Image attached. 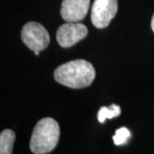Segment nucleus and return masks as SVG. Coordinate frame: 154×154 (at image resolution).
<instances>
[{
  "instance_id": "3",
  "label": "nucleus",
  "mask_w": 154,
  "mask_h": 154,
  "mask_svg": "<svg viewBox=\"0 0 154 154\" xmlns=\"http://www.w3.org/2000/svg\"><path fill=\"white\" fill-rule=\"evenodd\" d=\"M22 39L30 50L41 51L48 46L50 35L40 23L30 22L22 28Z\"/></svg>"
},
{
  "instance_id": "4",
  "label": "nucleus",
  "mask_w": 154,
  "mask_h": 154,
  "mask_svg": "<svg viewBox=\"0 0 154 154\" xmlns=\"http://www.w3.org/2000/svg\"><path fill=\"white\" fill-rule=\"evenodd\" d=\"M117 10V0H94L91 12V21L94 27L106 28L116 17Z\"/></svg>"
},
{
  "instance_id": "9",
  "label": "nucleus",
  "mask_w": 154,
  "mask_h": 154,
  "mask_svg": "<svg viewBox=\"0 0 154 154\" xmlns=\"http://www.w3.org/2000/svg\"><path fill=\"white\" fill-rule=\"evenodd\" d=\"M130 137V132L129 130L125 128V127H122L118 128L116 131L115 135L113 136V140H114V143L116 146H121L125 144L128 141V140Z\"/></svg>"
},
{
  "instance_id": "7",
  "label": "nucleus",
  "mask_w": 154,
  "mask_h": 154,
  "mask_svg": "<svg viewBox=\"0 0 154 154\" xmlns=\"http://www.w3.org/2000/svg\"><path fill=\"white\" fill-rule=\"evenodd\" d=\"M16 140V134L11 129H5L0 134V154H11Z\"/></svg>"
},
{
  "instance_id": "2",
  "label": "nucleus",
  "mask_w": 154,
  "mask_h": 154,
  "mask_svg": "<svg viewBox=\"0 0 154 154\" xmlns=\"http://www.w3.org/2000/svg\"><path fill=\"white\" fill-rule=\"evenodd\" d=\"M60 128L56 120L45 117L37 122L30 140V150L34 154H45L54 150L59 140Z\"/></svg>"
},
{
  "instance_id": "8",
  "label": "nucleus",
  "mask_w": 154,
  "mask_h": 154,
  "mask_svg": "<svg viewBox=\"0 0 154 154\" xmlns=\"http://www.w3.org/2000/svg\"><path fill=\"white\" fill-rule=\"evenodd\" d=\"M121 114V108L120 106L115 105H111L110 107L103 106L101 107L98 113V120L99 122L103 123L106 119H111L116 117Z\"/></svg>"
},
{
  "instance_id": "6",
  "label": "nucleus",
  "mask_w": 154,
  "mask_h": 154,
  "mask_svg": "<svg viewBox=\"0 0 154 154\" xmlns=\"http://www.w3.org/2000/svg\"><path fill=\"white\" fill-rule=\"evenodd\" d=\"M90 0H63L61 6V16L67 22H79L88 14Z\"/></svg>"
},
{
  "instance_id": "1",
  "label": "nucleus",
  "mask_w": 154,
  "mask_h": 154,
  "mask_svg": "<svg viewBox=\"0 0 154 154\" xmlns=\"http://www.w3.org/2000/svg\"><path fill=\"white\" fill-rule=\"evenodd\" d=\"M57 82L70 88H84L90 86L95 78L92 63L83 59L70 61L62 64L54 71Z\"/></svg>"
},
{
  "instance_id": "10",
  "label": "nucleus",
  "mask_w": 154,
  "mask_h": 154,
  "mask_svg": "<svg viewBox=\"0 0 154 154\" xmlns=\"http://www.w3.org/2000/svg\"><path fill=\"white\" fill-rule=\"evenodd\" d=\"M151 27H152V29L154 32V14L152 16V22H151Z\"/></svg>"
},
{
  "instance_id": "5",
  "label": "nucleus",
  "mask_w": 154,
  "mask_h": 154,
  "mask_svg": "<svg viewBox=\"0 0 154 154\" xmlns=\"http://www.w3.org/2000/svg\"><path fill=\"white\" fill-rule=\"evenodd\" d=\"M88 33V28L82 23L67 22L57 29V40L60 46L69 48L86 38Z\"/></svg>"
},
{
  "instance_id": "11",
  "label": "nucleus",
  "mask_w": 154,
  "mask_h": 154,
  "mask_svg": "<svg viewBox=\"0 0 154 154\" xmlns=\"http://www.w3.org/2000/svg\"><path fill=\"white\" fill-rule=\"evenodd\" d=\"M34 52V54H35V56H38L39 55V51H33Z\"/></svg>"
}]
</instances>
